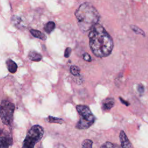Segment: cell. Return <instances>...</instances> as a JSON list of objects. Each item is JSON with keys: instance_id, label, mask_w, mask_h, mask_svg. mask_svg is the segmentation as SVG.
I'll return each mask as SVG.
<instances>
[{"instance_id": "obj_9", "label": "cell", "mask_w": 148, "mask_h": 148, "mask_svg": "<svg viewBox=\"0 0 148 148\" xmlns=\"http://www.w3.org/2000/svg\"><path fill=\"white\" fill-rule=\"evenodd\" d=\"M7 68L9 71L12 73H14L17 69V65L14 61L11 59H8L6 61Z\"/></svg>"}, {"instance_id": "obj_3", "label": "cell", "mask_w": 148, "mask_h": 148, "mask_svg": "<svg viewBox=\"0 0 148 148\" xmlns=\"http://www.w3.org/2000/svg\"><path fill=\"white\" fill-rule=\"evenodd\" d=\"M76 109L80 116V119L76 124V128L79 130H84L91 127L95 121V117L86 105H79Z\"/></svg>"}, {"instance_id": "obj_18", "label": "cell", "mask_w": 148, "mask_h": 148, "mask_svg": "<svg viewBox=\"0 0 148 148\" xmlns=\"http://www.w3.org/2000/svg\"><path fill=\"white\" fill-rule=\"evenodd\" d=\"M71 52H72V49H71V47H68L66 48V49L65 50V52H64V56H65V57H66V58L69 57V56L71 54Z\"/></svg>"}, {"instance_id": "obj_10", "label": "cell", "mask_w": 148, "mask_h": 148, "mask_svg": "<svg viewBox=\"0 0 148 148\" xmlns=\"http://www.w3.org/2000/svg\"><path fill=\"white\" fill-rule=\"evenodd\" d=\"M28 58L33 61H39L42 60V57L40 54L35 51H31L28 55Z\"/></svg>"}, {"instance_id": "obj_13", "label": "cell", "mask_w": 148, "mask_h": 148, "mask_svg": "<svg viewBox=\"0 0 148 148\" xmlns=\"http://www.w3.org/2000/svg\"><path fill=\"white\" fill-rule=\"evenodd\" d=\"M46 121L49 123H58V124H62L64 122V120L60 118L52 117L51 116H49L46 118Z\"/></svg>"}, {"instance_id": "obj_12", "label": "cell", "mask_w": 148, "mask_h": 148, "mask_svg": "<svg viewBox=\"0 0 148 148\" xmlns=\"http://www.w3.org/2000/svg\"><path fill=\"white\" fill-rule=\"evenodd\" d=\"M55 27V23L53 21H49L45 25L44 29L47 34H50L54 29Z\"/></svg>"}, {"instance_id": "obj_11", "label": "cell", "mask_w": 148, "mask_h": 148, "mask_svg": "<svg viewBox=\"0 0 148 148\" xmlns=\"http://www.w3.org/2000/svg\"><path fill=\"white\" fill-rule=\"evenodd\" d=\"M30 33L35 38L40 39L42 40H45L46 39V36L45 35V34L40 31L34 29H30Z\"/></svg>"}, {"instance_id": "obj_14", "label": "cell", "mask_w": 148, "mask_h": 148, "mask_svg": "<svg viewBox=\"0 0 148 148\" xmlns=\"http://www.w3.org/2000/svg\"><path fill=\"white\" fill-rule=\"evenodd\" d=\"M70 72L71 74H72L73 76H80V69L78 66L76 65H72L70 67Z\"/></svg>"}, {"instance_id": "obj_5", "label": "cell", "mask_w": 148, "mask_h": 148, "mask_svg": "<svg viewBox=\"0 0 148 148\" xmlns=\"http://www.w3.org/2000/svg\"><path fill=\"white\" fill-rule=\"evenodd\" d=\"M15 106L14 103L7 100H3L0 104V117L3 124L10 125L12 120Z\"/></svg>"}, {"instance_id": "obj_19", "label": "cell", "mask_w": 148, "mask_h": 148, "mask_svg": "<svg viewBox=\"0 0 148 148\" xmlns=\"http://www.w3.org/2000/svg\"><path fill=\"white\" fill-rule=\"evenodd\" d=\"M83 59L86 61H87V62H90L91 61V58L90 57V56L87 53H85L83 54Z\"/></svg>"}, {"instance_id": "obj_4", "label": "cell", "mask_w": 148, "mask_h": 148, "mask_svg": "<svg viewBox=\"0 0 148 148\" xmlns=\"http://www.w3.org/2000/svg\"><path fill=\"white\" fill-rule=\"evenodd\" d=\"M43 128L39 125H33L28 131L23 144V147L32 148L42 138Z\"/></svg>"}, {"instance_id": "obj_22", "label": "cell", "mask_w": 148, "mask_h": 148, "mask_svg": "<svg viewBox=\"0 0 148 148\" xmlns=\"http://www.w3.org/2000/svg\"><path fill=\"white\" fill-rule=\"evenodd\" d=\"M2 134H3V130L1 129V128H0V136L2 135Z\"/></svg>"}, {"instance_id": "obj_16", "label": "cell", "mask_w": 148, "mask_h": 148, "mask_svg": "<svg viewBox=\"0 0 148 148\" xmlns=\"http://www.w3.org/2000/svg\"><path fill=\"white\" fill-rule=\"evenodd\" d=\"M131 29L136 33V34H140V35H142L143 36H145V33L144 32L139 28H138V27H136V25H131Z\"/></svg>"}, {"instance_id": "obj_1", "label": "cell", "mask_w": 148, "mask_h": 148, "mask_svg": "<svg viewBox=\"0 0 148 148\" xmlns=\"http://www.w3.org/2000/svg\"><path fill=\"white\" fill-rule=\"evenodd\" d=\"M89 45L93 54L97 57L103 58L110 54L113 49L111 36L99 24L94 25L88 34Z\"/></svg>"}, {"instance_id": "obj_20", "label": "cell", "mask_w": 148, "mask_h": 148, "mask_svg": "<svg viewBox=\"0 0 148 148\" xmlns=\"http://www.w3.org/2000/svg\"><path fill=\"white\" fill-rule=\"evenodd\" d=\"M138 90L139 92L142 93L144 91V87H143V86L141 84H139L138 85Z\"/></svg>"}, {"instance_id": "obj_8", "label": "cell", "mask_w": 148, "mask_h": 148, "mask_svg": "<svg viewBox=\"0 0 148 148\" xmlns=\"http://www.w3.org/2000/svg\"><path fill=\"white\" fill-rule=\"evenodd\" d=\"M114 105V100L112 98L105 99L102 102V108L103 110L108 111L110 110Z\"/></svg>"}, {"instance_id": "obj_7", "label": "cell", "mask_w": 148, "mask_h": 148, "mask_svg": "<svg viewBox=\"0 0 148 148\" xmlns=\"http://www.w3.org/2000/svg\"><path fill=\"white\" fill-rule=\"evenodd\" d=\"M119 137H120V140L121 142V146L122 147H132L125 133L123 131H120Z\"/></svg>"}, {"instance_id": "obj_15", "label": "cell", "mask_w": 148, "mask_h": 148, "mask_svg": "<svg viewBox=\"0 0 148 148\" xmlns=\"http://www.w3.org/2000/svg\"><path fill=\"white\" fill-rule=\"evenodd\" d=\"M92 146V141L90 139H85L82 144V147L84 148H91Z\"/></svg>"}, {"instance_id": "obj_17", "label": "cell", "mask_w": 148, "mask_h": 148, "mask_svg": "<svg viewBox=\"0 0 148 148\" xmlns=\"http://www.w3.org/2000/svg\"><path fill=\"white\" fill-rule=\"evenodd\" d=\"M114 147V145L112 143L109 142H105V143H103V144L101 146V147H102V148H108V147L112 148V147Z\"/></svg>"}, {"instance_id": "obj_6", "label": "cell", "mask_w": 148, "mask_h": 148, "mask_svg": "<svg viewBox=\"0 0 148 148\" xmlns=\"http://www.w3.org/2000/svg\"><path fill=\"white\" fill-rule=\"evenodd\" d=\"M13 143L12 138L9 135L0 136V148L8 147Z\"/></svg>"}, {"instance_id": "obj_2", "label": "cell", "mask_w": 148, "mask_h": 148, "mask_svg": "<svg viewBox=\"0 0 148 148\" xmlns=\"http://www.w3.org/2000/svg\"><path fill=\"white\" fill-rule=\"evenodd\" d=\"M75 16L80 29L87 32L99 20V14L94 6L88 2L80 5L75 12Z\"/></svg>"}, {"instance_id": "obj_21", "label": "cell", "mask_w": 148, "mask_h": 148, "mask_svg": "<svg viewBox=\"0 0 148 148\" xmlns=\"http://www.w3.org/2000/svg\"><path fill=\"white\" fill-rule=\"evenodd\" d=\"M119 99L121 101V102L123 103H124V105H125L126 106H128L129 105H130V103L127 102V101H124L122 98H121V97H119Z\"/></svg>"}]
</instances>
